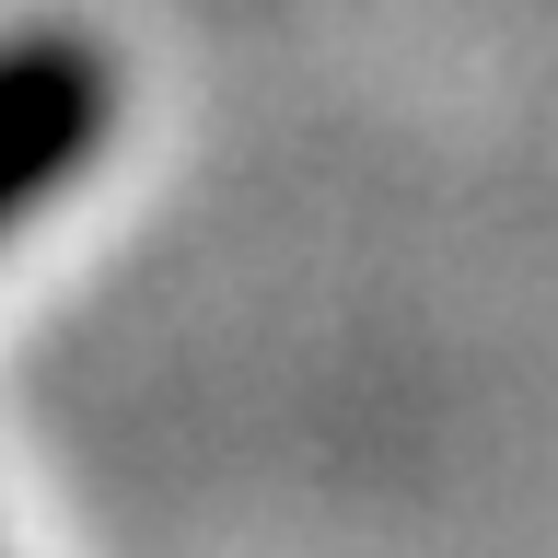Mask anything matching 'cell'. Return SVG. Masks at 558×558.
<instances>
[{
	"label": "cell",
	"instance_id": "6da1fadb",
	"mask_svg": "<svg viewBox=\"0 0 558 558\" xmlns=\"http://www.w3.org/2000/svg\"><path fill=\"white\" fill-rule=\"evenodd\" d=\"M105 129H117L105 47H82L59 24L0 35V233H24L35 209L82 174V151H105Z\"/></svg>",
	"mask_w": 558,
	"mask_h": 558
}]
</instances>
